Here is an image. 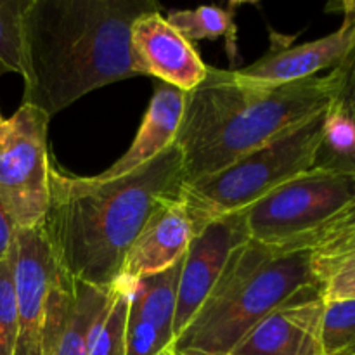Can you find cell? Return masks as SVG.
Here are the masks:
<instances>
[{
    "mask_svg": "<svg viewBox=\"0 0 355 355\" xmlns=\"http://www.w3.org/2000/svg\"><path fill=\"white\" fill-rule=\"evenodd\" d=\"M184 158L170 148L127 175L75 177L51 165L49 208L42 229L59 269L73 279L110 288L125 257L156 210L180 200Z\"/></svg>",
    "mask_w": 355,
    "mask_h": 355,
    "instance_id": "1",
    "label": "cell"
},
{
    "mask_svg": "<svg viewBox=\"0 0 355 355\" xmlns=\"http://www.w3.org/2000/svg\"><path fill=\"white\" fill-rule=\"evenodd\" d=\"M162 12L155 0H31L24 14L23 104L49 116L120 80L146 76L132 24Z\"/></svg>",
    "mask_w": 355,
    "mask_h": 355,
    "instance_id": "2",
    "label": "cell"
},
{
    "mask_svg": "<svg viewBox=\"0 0 355 355\" xmlns=\"http://www.w3.org/2000/svg\"><path fill=\"white\" fill-rule=\"evenodd\" d=\"M350 62L352 55L328 75L277 87L253 85L232 69L208 68L207 78L186 92L175 137L186 184L225 168L331 107L349 78Z\"/></svg>",
    "mask_w": 355,
    "mask_h": 355,
    "instance_id": "3",
    "label": "cell"
},
{
    "mask_svg": "<svg viewBox=\"0 0 355 355\" xmlns=\"http://www.w3.org/2000/svg\"><path fill=\"white\" fill-rule=\"evenodd\" d=\"M311 284L321 283L309 250L283 252L250 239L232 253L168 355H229L267 314Z\"/></svg>",
    "mask_w": 355,
    "mask_h": 355,
    "instance_id": "4",
    "label": "cell"
},
{
    "mask_svg": "<svg viewBox=\"0 0 355 355\" xmlns=\"http://www.w3.org/2000/svg\"><path fill=\"white\" fill-rule=\"evenodd\" d=\"M328 111L329 107L225 168L184 184L180 198L189 211L194 232L198 234L215 218L252 207L276 187L311 172L324 137Z\"/></svg>",
    "mask_w": 355,
    "mask_h": 355,
    "instance_id": "5",
    "label": "cell"
},
{
    "mask_svg": "<svg viewBox=\"0 0 355 355\" xmlns=\"http://www.w3.org/2000/svg\"><path fill=\"white\" fill-rule=\"evenodd\" d=\"M49 116L21 104L0 121V201L16 229L44 225L49 208Z\"/></svg>",
    "mask_w": 355,
    "mask_h": 355,
    "instance_id": "6",
    "label": "cell"
},
{
    "mask_svg": "<svg viewBox=\"0 0 355 355\" xmlns=\"http://www.w3.org/2000/svg\"><path fill=\"white\" fill-rule=\"evenodd\" d=\"M355 194V182L335 173L311 170L270 191L245 208L250 239L283 250L328 220Z\"/></svg>",
    "mask_w": 355,
    "mask_h": 355,
    "instance_id": "7",
    "label": "cell"
},
{
    "mask_svg": "<svg viewBox=\"0 0 355 355\" xmlns=\"http://www.w3.org/2000/svg\"><path fill=\"white\" fill-rule=\"evenodd\" d=\"M248 241L250 234L243 210L215 218L194 236L184 255L177 288L173 322L175 338L200 311L232 253Z\"/></svg>",
    "mask_w": 355,
    "mask_h": 355,
    "instance_id": "8",
    "label": "cell"
},
{
    "mask_svg": "<svg viewBox=\"0 0 355 355\" xmlns=\"http://www.w3.org/2000/svg\"><path fill=\"white\" fill-rule=\"evenodd\" d=\"M58 262L44 229H16L14 283L17 300V336L14 355H44L49 291Z\"/></svg>",
    "mask_w": 355,
    "mask_h": 355,
    "instance_id": "9",
    "label": "cell"
},
{
    "mask_svg": "<svg viewBox=\"0 0 355 355\" xmlns=\"http://www.w3.org/2000/svg\"><path fill=\"white\" fill-rule=\"evenodd\" d=\"M324 284H311L267 314L229 355H322Z\"/></svg>",
    "mask_w": 355,
    "mask_h": 355,
    "instance_id": "10",
    "label": "cell"
},
{
    "mask_svg": "<svg viewBox=\"0 0 355 355\" xmlns=\"http://www.w3.org/2000/svg\"><path fill=\"white\" fill-rule=\"evenodd\" d=\"M333 7L343 10V23L338 30L318 40L269 52L250 66L232 69L234 75L253 85L277 87L312 78L321 69H333L345 62L355 52V6L354 2H342L328 9Z\"/></svg>",
    "mask_w": 355,
    "mask_h": 355,
    "instance_id": "11",
    "label": "cell"
},
{
    "mask_svg": "<svg viewBox=\"0 0 355 355\" xmlns=\"http://www.w3.org/2000/svg\"><path fill=\"white\" fill-rule=\"evenodd\" d=\"M110 288L73 279L58 266L49 291L44 355H89L90 335L110 300Z\"/></svg>",
    "mask_w": 355,
    "mask_h": 355,
    "instance_id": "12",
    "label": "cell"
},
{
    "mask_svg": "<svg viewBox=\"0 0 355 355\" xmlns=\"http://www.w3.org/2000/svg\"><path fill=\"white\" fill-rule=\"evenodd\" d=\"M182 260L184 257L170 269L130 284L125 355L168 354L175 340L173 322Z\"/></svg>",
    "mask_w": 355,
    "mask_h": 355,
    "instance_id": "13",
    "label": "cell"
},
{
    "mask_svg": "<svg viewBox=\"0 0 355 355\" xmlns=\"http://www.w3.org/2000/svg\"><path fill=\"white\" fill-rule=\"evenodd\" d=\"M132 51L144 75L156 76L163 83L182 92L196 89L208 75L193 44L170 26L162 12H149L132 24Z\"/></svg>",
    "mask_w": 355,
    "mask_h": 355,
    "instance_id": "14",
    "label": "cell"
},
{
    "mask_svg": "<svg viewBox=\"0 0 355 355\" xmlns=\"http://www.w3.org/2000/svg\"><path fill=\"white\" fill-rule=\"evenodd\" d=\"M194 236L193 220L182 198L163 205L135 238L118 279L132 284L141 277L170 269L186 255Z\"/></svg>",
    "mask_w": 355,
    "mask_h": 355,
    "instance_id": "15",
    "label": "cell"
},
{
    "mask_svg": "<svg viewBox=\"0 0 355 355\" xmlns=\"http://www.w3.org/2000/svg\"><path fill=\"white\" fill-rule=\"evenodd\" d=\"M184 107L186 92L168 83H158L130 148L113 165L107 166V170L96 175L97 179L110 180L127 175L162 155L175 142Z\"/></svg>",
    "mask_w": 355,
    "mask_h": 355,
    "instance_id": "16",
    "label": "cell"
},
{
    "mask_svg": "<svg viewBox=\"0 0 355 355\" xmlns=\"http://www.w3.org/2000/svg\"><path fill=\"white\" fill-rule=\"evenodd\" d=\"M312 170L335 173L355 182V52L349 78L328 111L324 137Z\"/></svg>",
    "mask_w": 355,
    "mask_h": 355,
    "instance_id": "17",
    "label": "cell"
},
{
    "mask_svg": "<svg viewBox=\"0 0 355 355\" xmlns=\"http://www.w3.org/2000/svg\"><path fill=\"white\" fill-rule=\"evenodd\" d=\"M130 284L116 279L110 288V300L97 318L90 335L89 355L127 354V322Z\"/></svg>",
    "mask_w": 355,
    "mask_h": 355,
    "instance_id": "18",
    "label": "cell"
},
{
    "mask_svg": "<svg viewBox=\"0 0 355 355\" xmlns=\"http://www.w3.org/2000/svg\"><path fill=\"white\" fill-rule=\"evenodd\" d=\"M355 248V194L311 232L295 239L283 252L309 250L312 257H333Z\"/></svg>",
    "mask_w": 355,
    "mask_h": 355,
    "instance_id": "19",
    "label": "cell"
},
{
    "mask_svg": "<svg viewBox=\"0 0 355 355\" xmlns=\"http://www.w3.org/2000/svg\"><path fill=\"white\" fill-rule=\"evenodd\" d=\"M234 10L218 6H203L198 9L172 10L166 17L170 26L175 28L189 44L198 40L227 38L229 47H234L236 23Z\"/></svg>",
    "mask_w": 355,
    "mask_h": 355,
    "instance_id": "20",
    "label": "cell"
},
{
    "mask_svg": "<svg viewBox=\"0 0 355 355\" xmlns=\"http://www.w3.org/2000/svg\"><path fill=\"white\" fill-rule=\"evenodd\" d=\"M31 0H0V68L24 73V14Z\"/></svg>",
    "mask_w": 355,
    "mask_h": 355,
    "instance_id": "21",
    "label": "cell"
},
{
    "mask_svg": "<svg viewBox=\"0 0 355 355\" xmlns=\"http://www.w3.org/2000/svg\"><path fill=\"white\" fill-rule=\"evenodd\" d=\"M322 355H355V300H324Z\"/></svg>",
    "mask_w": 355,
    "mask_h": 355,
    "instance_id": "22",
    "label": "cell"
},
{
    "mask_svg": "<svg viewBox=\"0 0 355 355\" xmlns=\"http://www.w3.org/2000/svg\"><path fill=\"white\" fill-rule=\"evenodd\" d=\"M17 336V300L14 283V245L0 260V355H14Z\"/></svg>",
    "mask_w": 355,
    "mask_h": 355,
    "instance_id": "23",
    "label": "cell"
},
{
    "mask_svg": "<svg viewBox=\"0 0 355 355\" xmlns=\"http://www.w3.org/2000/svg\"><path fill=\"white\" fill-rule=\"evenodd\" d=\"M349 269H355V248L333 257H312V272L321 284L335 274Z\"/></svg>",
    "mask_w": 355,
    "mask_h": 355,
    "instance_id": "24",
    "label": "cell"
},
{
    "mask_svg": "<svg viewBox=\"0 0 355 355\" xmlns=\"http://www.w3.org/2000/svg\"><path fill=\"white\" fill-rule=\"evenodd\" d=\"M324 300H355V269L342 270L324 283Z\"/></svg>",
    "mask_w": 355,
    "mask_h": 355,
    "instance_id": "25",
    "label": "cell"
},
{
    "mask_svg": "<svg viewBox=\"0 0 355 355\" xmlns=\"http://www.w3.org/2000/svg\"><path fill=\"white\" fill-rule=\"evenodd\" d=\"M14 236H16V225L0 201V260L9 255L14 245Z\"/></svg>",
    "mask_w": 355,
    "mask_h": 355,
    "instance_id": "26",
    "label": "cell"
},
{
    "mask_svg": "<svg viewBox=\"0 0 355 355\" xmlns=\"http://www.w3.org/2000/svg\"><path fill=\"white\" fill-rule=\"evenodd\" d=\"M3 120V118H2V114H0V121H2Z\"/></svg>",
    "mask_w": 355,
    "mask_h": 355,
    "instance_id": "27",
    "label": "cell"
},
{
    "mask_svg": "<svg viewBox=\"0 0 355 355\" xmlns=\"http://www.w3.org/2000/svg\"><path fill=\"white\" fill-rule=\"evenodd\" d=\"M166 355H168V354H166Z\"/></svg>",
    "mask_w": 355,
    "mask_h": 355,
    "instance_id": "28",
    "label": "cell"
}]
</instances>
